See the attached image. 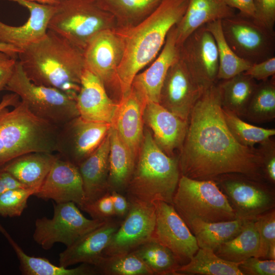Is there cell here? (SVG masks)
Returning <instances> with one entry per match:
<instances>
[{"mask_svg": "<svg viewBox=\"0 0 275 275\" xmlns=\"http://www.w3.org/2000/svg\"><path fill=\"white\" fill-rule=\"evenodd\" d=\"M244 117L248 120L258 124L269 122L274 119V75L257 84Z\"/></svg>", "mask_w": 275, "mask_h": 275, "instance_id": "cell-36", "label": "cell"}, {"mask_svg": "<svg viewBox=\"0 0 275 275\" xmlns=\"http://www.w3.org/2000/svg\"><path fill=\"white\" fill-rule=\"evenodd\" d=\"M34 196L45 201L52 200L56 203L72 202L80 207L86 200L78 167L59 156Z\"/></svg>", "mask_w": 275, "mask_h": 275, "instance_id": "cell-18", "label": "cell"}, {"mask_svg": "<svg viewBox=\"0 0 275 275\" xmlns=\"http://www.w3.org/2000/svg\"><path fill=\"white\" fill-rule=\"evenodd\" d=\"M123 51L120 27L102 31L89 42L84 50L85 68L101 80L107 91H112L119 103L122 94L117 77V69Z\"/></svg>", "mask_w": 275, "mask_h": 275, "instance_id": "cell-11", "label": "cell"}, {"mask_svg": "<svg viewBox=\"0 0 275 275\" xmlns=\"http://www.w3.org/2000/svg\"><path fill=\"white\" fill-rule=\"evenodd\" d=\"M264 177L272 184L275 182V142L272 138L259 144Z\"/></svg>", "mask_w": 275, "mask_h": 275, "instance_id": "cell-44", "label": "cell"}, {"mask_svg": "<svg viewBox=\"0 0 275 275\" xmlns=\"http://www.w3.org/2000/svg\"><path fill=\"white\" fill-rule=\"evenodd\" d=\"M0 51L13 58L17 59H18V54L21 50L12 45L0 43Z\"/></svg>", "mask_w": 275, "mask_h": 275, "instance_id": "cell-52", "label": "cell"}, {"mask_svg": "<svg viewBox=\"0 0 275 275\" xmlns=\"http://www.w3.org/2000/svg\"><path fill=\"white\" fill-rule=\"evenodd\" d=\"M105 221L87 218L72 202L56 203L51 218L44 216L36 220L33 238L45 250L56 243L67 247Z\"/></svg>", "mask_w": 275, "mask_h": 275, "instance_id": "cell-9", "label": "cell"}, {"mask_svg": "<svg viewBox=\"0 0 275 275\" xmlns=\"http://www.w3.org/2000/svg\"><path fill=\"white\" fill-rule=\"evenodd\" d=\"M17 59L0 51V91L5 90L13 73Z\"/></svg>", "mask_w": 275, "mask_h": 275, "instance_id": "cell-47", "label": "cell"}, {"mask_svg": "<svg viewBox=\"0 0 275 275\" xmlns=\"http://www.w3.org/2000/svg\"><path fill=\"white\" fill-rule=\"evenodd\" d=\"M255 22L274 31L275 23V0H254Z\"/></svg>", "mask_w": 275, "mask_h": 275, "instance_id": "cell-45", "label": "cell"}, {"mask_svg": "<svg viewBox=\"0 0 275 275\" xmlns=\"http://www.w3.org/2000/svg\"><path fill=\"white\" fill-rule=\"evenodd\" d=\"M179 57L203 90L216 84L217 49L212 35L205 25L195 30L182 43Z\"/></svg>", "mask_w": 275, "mask_h": 275, "instance_id": "cell-14", "label": "cell"}, {"mask_svg": "<svg viewBox=\"0 0 275 275\" xmlns=\"http://www.w3.org/2000/svg\"><path fill=\"white\" fill-rule=\"evenodd\" d=\"M121 221L114 217L87 233L59 254V265L64 267L78 263L95 266Z\"/></svg>", "mask_w": 275, "mask_h": 275, "instance_id": "cell-23", "label": "cell"}, {"mask_svg": "<svg viewBox=\"0 0 275 275\" xmlns=\"http://www.w3.org/2000/svg\"><path fill=\"white\" fill-rule=\"evenodd\" d=\"M94 267L98 274L153 275L149 268L134 252L103 256Z\"/></svg>", "mask_w": 275, "mask_h": 275, "instance_id": "cell-38", "label": "cell"}, {"mask_svg": "<svg viewBox=\"0 0 275 275\" xmlns=\"http://www.w3.org/2000/svg\"><path fill=\"white\" fill-rule=\"evenodd\" d=\"M204 92L179 57L167 73L161 88L159 103L188 121L193 107Z\"/></svg>", "mask_w": 275, "mask_h": 275, "instance_id": "cell-17", "label": "cell"}, {"mask_svg": "<svg viewBox=\"0 0 275 275\" xmlns=\"http://www.w3.org/2000/svg\"><path fill=\"white\" fill-rule=\"evenodd\" d=\"M79 115L89 121L112 124L119 103L110 97L100 78L85 68L75 98Z\"/></svg>", "mask_w": 275, "mask_h": 275, "instance_id": "cell-19", "label": "cell"}, {"mask_svg": "<svg viewBox=\"0 0 275 275\" xmlns=\"http://www.w3.org/2000/svg\"><path fill=\"white\" fill-rule=\"evenodd\" d=\"M178 161L181 175L214 180L238 173L261 181L264 178L259 150L239 144L225 122L218 84L204 91L193 107Z\"/></svg>", "mask_w": 275, "mask_h": 275, "instance_id": "cell-1", "label": "cell"}, {"mask_svg": "<svg viewBox=\"0 0 275 275\" xmlns=\"http://www.w3.org/2000/svg\"><path fill=\"white\" fill-rule=\"evenodd\" d=\"M153 204L156 219L152 239L169 249L181 266L185 264L199 249L195 237L172 204Z\"/></svg>", "mask_w": 275, "mask_h": 275, "instance_id": "cell-16", "label": "cell"}, {"mask_svg": "<svg viewBox=\"0 0 275 275\" xmlns=\"http://www.w3.org/2000/svg\"><path fill=\"white\" fill-rule=\"evenodd\" d=\"M239 268L243 275H274L275 260L251 257L240 262Z\"/></svg>", "mask_w": 275, "mask_h": 275, "instance_id": "cell-43", "label": "cell"}, {"mask_svg": "<svg viewBox=\"0 0 275 275\" xmlns=\"http://www.w3.org/2000/svg\"><path fill=\"white\" fill-rule=\"evenodd\" d=\"M205 26L212 35L217 46V79H228L245 71L251 64L239 57L228 45L223 33L221 20L209 22Z\"/></svg>", "mask_w": 275, "mask_h": 275, "instance_id": "cell-35", "label": "cell"}, {"mask_svg": "<svg viewBox=\"0 0 275 275\" xmlns=\"http://www.w3.org/2000/svg\"><path fill=\"white\" fill-rule=\"evenodd\" d=\"M266 259L275 260V244L271 245L269 248Z\"/></svg>", "mask_w": 275, "mask_h": 275, "instance_id": "cell-54", "label": "cell"}, {"mask_svg": "<svg viewBox=\"0 0 275 275\" xmlns=\"http://www.w3.org/2000/svg\"><path fill=\"white\" fill-rule=\"evenodd\" d=\"M259 235L254 219L247 220L240 232L214 251L219 257L235 263L255 257L259 249Z\"/></svg>", "mask_w": 275, "mask_h": 275, "instance_id": "cell-33", "label": "cell"}, {"mask_svg": "<svg viewBox=\"0 0 275 275\" xmlns=\"http://www.w3.org/2000/svg\"><path fill=\"white\" fill-rule=\"evenodd\" d=\"M5 90L16 94L34 115L58 127L79 116L74 98L57 89L33 83L17 60Z\"/></svg>", "mask_w": 275, "mask_h": 275, "instance_id": "cell-8", "label": "cell"}, {"mask_svg": "<svg viewBox=\"0 0 275 275\" xmlns=\"http://www.w3.org/2000/svg\"><path fill=\"white\" fill-rule=\"evenodd\" d=\"M147 265L153 274H176L181 266L167 248L151 239L133 251Z\"/></svg>", "mask_w": 275, "mask_h": 275, "instance_id": "cell-37", "label": "cell"}, {"mask_svg": "<svg viewBox=\"0 0 275 275\" xmlns=\"http://www.w3.org/2000/svg\"><path fill=\"white\" fill-rule=\"evenodd\" d=\"M59 127L34 115L19 101L0 112V166L32 152L57 150Z\"/></svg>", "mask_w": 275, "mask_h": 275, "instance_id": "cell-5", "label": "cell"}, {"mask_svg": "<svg viewBox=\"0 0 275 275\" xmlns=\"http://www.w3.org/2000/svg\"><path fill=\"white\" fill-rule=\"evenodd\" d=\"M188 2L163 0L139 22L120 27L123 51L117 69V77L122 97L130 90L135 75L159 54L169 32L182 18Z\"/></svg>", "mask_w": 275, "mask_h": 275, "instance_id": "cell-2", "label": "cell"}, {"mask_svg": "<svg viewBox=\"0 0 275 275\" xmlns=\"http://www.w3.org/2000/svg\"><path fill=\"white\" fill-rule=\"evenodd\" d=\"M59 156L48 152H29L0 166V171L8 172L25 187L37 191Z\"/></svg>", "mask_w": 275, "mask_h": 275, "instance_id": "cell-25", "label": "cell"}, {"mask_svg": "<svg viewBox=\"0 0 275 275\" xmlns=\"http://www.w3.org/2000/svg\"><path fill=\"white\" fill-rule=\"evenodd\" d=\"M112 124L79 116L59 127L57 154L77 167L91 155L108 134Z\"/></svg>", "mask_w": 275, "mask_h": 275, "instance_id": "cell-13", "label": "cell"}, {"mask_svg": "<svg viewBox=\"0 0 275 275\" xmlns=\"http://www.w3.org/2000/svg\"><path fill=\"white\" fill-rule=\"evenodd\" d=\"M221 24L227 43L240 58L253 64L274 57V31L240 14L223 19Z\"/></svg>", "mask_w": 275, "mask_h": 275, "instance_id": "cell-10", "label": "cell"}, {"mask_svg": "<svg viewBox=\"0 0 275 275\" xmlns=\"http://www.w3.org/2000/svg\"><path fill=\"white\" fill-rule=\"evenodd\" d=\"M144 121L157 146L167 155L175 157V151H179L184 142L188 121L153 102L147 103Z\"/></svg>", "mask_w": 275, "mask_h": 275, "instance_id": "cell-20", "label": "cell"}, {"mask_svg": "<svg viewBox=\"0 0 275 275\" xmlns=\"http://www.w3.org/2000/svg\"><path fill=\"white\" fill-rule=\"evenodd\" d=\"M181 174L178 158L166 154L144 129L134 169L125 191L129 201L172 204Z\"/></svg>", "mask_w": 275, "mask_h": 275, "instance_id": "cell-4", "label": "cell"}, {"mask_svg": "<svg viewBox=\"0 0 275 275\" xmlns=\"http://www.w3.org/2000/svg\"><path fill=\"white\" fill-rule=\"evenodd\" d=\"M79 208L95 219L107 221L115 216L109 191L91 202L84 204Z\"/></svg>", "mask_w": 275, "mask_h": 275, "instance_id": "cell-42", "label": "cell"}, {"mask_svg": "<svg viewBox=\"0 0 275 275\" xmlns=\"http://www.w3.org/2000/svg\"><path fill=\"white\" fill-rule=\"evenodd\" d=\"M129 202V210L104 250L103 256L131 253L152 239L156 219L154 204Z\"/></svg>", "mask_w": 275, "mask_h": 275, "instance_id": "cell-15", "label": "cell"}, {"mask_svg": "<svg viewBox=\"0 0 275 275\" xmlns=\"http://www.w3.org/2000/svg\"><path fill=\"white\" fill-rule=\"evenodd\" d=\"M115 17L118 27L136 24L151 14L163 0H97Z\"/></svg>", "mask_w": 275, "mask_h": 275, "instance_id": "cell-34", "label": "cell"}, {"mask_svg": "<svg viewBox=\"0 0 275 275\" xmlns=\"http://www.w3.org/2000/svg\"><path fill=\"white\" fill-rule=\"evenodd\" d=\"M225 3L232 9H237L240 15L253 19L255 16L254 0H223Z\"/></svg>", "mask_w": 275, "mask_h": 275, "instance_id": "cell-49", "label": "cell"}, {"mask_svg": "<svg viewBox=\"0 0 275 275\" xmlns=\"http://www.w3.org/2000/svg\"><path fill=\"white\" fill-rule=\"evenodd\" d=\"M226 125L235 139L241 145L254 148L275 135V129L253 125L242 120L234 113L222 107Z\"/></svg>", "mask_w": 275, "mask_h": 275, "instance_id": "cell-39", "label": "cell"}, {"mask_svg": "<svg viewBox=\"0 0 275 275\" xmlns=\"http://www.w3.org/2000/svg\"><path fill=\"white\" fill-rule=\"evenodd\" d=\"M115 216L122 218L127 214L130 203L127 197L117 191H110Z\"/></svg>", "mask_w": 275, "mask_h": 275, "instance_id": "cell-48", "label": "cell"}, {"mask_svg": "<svg viewBox=\"0 0 275 275\" xmlns=\"http://www.w3.org/2000/svg\"><path fill=\"white\" fill-rule=\"evenodd\" d=\"M255 224L259 235V249L256 257L266 259L270 246L275 244V211L274 208L257 216Z\"/></svg>", "mask_w": 275, "mask_h": 275, "instance_id": "cell-41", "label": "cell"}, {"mask_svg": "<svg viewBox=\"0 0 275 275\" xmlns=\"http://www.w3.org/2000/svg\"><path fill=\"white\" fill-rule=\"evenodd\" d=\"M0 233L7 239L15 252L19 262V269L24 275H94L97 274L93 265L81 263L73 268L56 265L48 259L30 256L14 240L11 235L0 223Z\"/></svg>", "mask_w": 275, "mask_h": 275, "instance_id": "cell-28", "label": "cell"}, {"mask_svg": "<svg viewBox=\"0 0 275 275\" xmlns=\"http://www.w3.org/2000/svg\"><path fill=\"white\" fill-rule=\"evenodd\" d=\"M146 104V101L131 87L119 102L112 124L136 159L144 136V113Z\"/></svg>", "mask_w": 275, "mask_h": 275, "instance_id": "cell-24", "label": "cell"}, {"mask_svg": "<svg viewBox=\"0 0 275 275\" xmlns=\"http://www.w3.org/2000/svg\"><path fill=\"white\" fill-rule=\"evenodd\" d=\"M239 263L226 260L212 250L199 248L187 263L180 266L176 274L243 275Z\"/></svg>", "mask_w": 275, "mask_h": 275, "instance_id": "cell-32", "label": "cell"}, {"mask_svg": "<svg viewBox=\"0 0 275 275\" xmlns=\"http://www.w3.org/2000/svg\"><path fill=\"white\" fill-rule=\"evenodd\" d=\"M27 1L35 2L43 5L55 6L58 3V0H25Z\"/></svg>", "mask_w": 275, "mask_h": 275, "instance_id": "cell-53", "label": "cell"}, {"mask_svg": "<svg viewBox=\"0 0 275 275\" xmlns=\"http://www.w3.org/2000/svg\"><path fill=\"white\" fill-rule=\"evenodd\" d=\"M246 221L240 218L217 222L194 220L187 226L199 248L215 251L221 244L238 235Z\"/></svg>", "mask_w": 275, "mask_h": 275, "instance_id": "cell-30", "label": "cell"}, {"mask_svg": "<svg viewBox=\"0 0 275 275\" xmlns=\"http://www.w3.org/2000/svg\"><path fill=\"white\" fill-rule=\"evenodd\" d=\"M26 8L30 15L20 26H12L0 20V43L12 45L20 50L44 37L56 6L25 0H11Z\"/></svg>", "mask_w": 275, "mask_h": 275, "instance_id": "cell-21", "label": "cell"}, {"mask_svg": "<svg viewBox=\"0 0 275 275\" xmlns=\"http://www.w3.org/2000/svg\"><path fill=\"white\" fill-rule=\"evenodd\" d=\"M19 97L15 93H12L3 96L0 102V112L9 106H14L19 102Z\"/></svg>", "mask_w": 275, "mask_h": 275, "instance_id": "cell-51", "label": "cell"}, {"mask_svg": "<svg viewBox=\"0 0 275 275\" xmlns=\"http://www.w3.org/2000/svg\"><path fill=\"white\" fill-rule=\"evenodd\" d=\"M109 153L108 133L100 145L77 167L83 184L85 204L91 202L109 191Z\"/></svg>", "mask_w": 275, "mask_h": 275, "instance_id": "cell-26", "label": "cell"}, {"mask_svg": "<svg viewBox=\"0 0 275 275\" xmlns=\"http://www.w3.org/2000/svg\"><path fill=\"white\" fill-rule=\"evenodd\" d=\"M17 187H25L11 174L0 171V197L6 191Z\"/></svg>", "mask_w": 275, "mask_h": 275, "instance_id": "cell-50", "label": "cell"}, {"mask_svg": "<svg viewBox=\"0 0 275 275\" xmlns=\"http://www.w3.org/2000/svg\"><path fill=\"white\" fill-rule=\"evenodd\" d=\"M218 84L223 108L239 117H244L251 99L256 89V80L244 72Z\"/></svg>", "mask_w": 275, "mask_h": 275, "instance_id": "cell-31", "label": "cell"}, {"mask_svg": "<svg viewBox=\"0 0 275 275\" xmlns=\"http://www.w3.org/2000/svg\"><path fill=\"white\" fill-rule=\"evenodd\" d=\"M172 205L187 225L194 220L217 222L237 218L227 197L214 180L181 175Z\"/></svg>", "mask_w": 275, "mask_h": 275, "instance_id": "cell-7", "label": "cell"}, {"mask_svg": "<svg viewBox=\"0 0 275 275\" xmlns=\"http://www.w3.org/2000/svg\"><path fill=\"white\" fill-rule=\"evenodd\" d=\"M227 197L237 218L255 219L274 206L273 194L261 181L230 173L214 180Z\"/></svg>", "mask_w": 275, "mask_h": 275, "instance_id": "cell-12", "label": "cell"}, {"mask_svg": "<svg viewBox=\"0 0 275 275\" xmlns=\"http://www.w3.org/2000/svg\"><path fill=\"white\" fill-rule=\"evenodd\" d=\"M235 15L223 0H188L186 11L175 25L176 43L180 46L195 30L211 22Z\"/></svg>", "mask_w": 275, "mask_h": 275, "instance_id": "cell-27", "label": "cell"}, {"mask_svg": "<svg viewBox=\"0 0 275 275\" xmlns=\"http://www.w3.org/2000/svg\"><path fill=\"white\" fill-rule=\"evenodd\" d=\"M36 192L26 187H17L5 191L0 197V216H20L27 207L28 199Z\"/></svg>", "mask_w": 275, "mask_h": 275, "instance_id": "cell-40", "label": "cell"}, {"mask_svg": "<svg viewBox=\"0 0 275 275\" xmlns=\"http://www.w3.org/2000/svg\"><path fill=\"white\" fill-rule=\"evenodd\" d=\"M109 134L108 190L121 193L126 189L136 159L112 125Z\"/></svg>", "mask_w": 275, "mask_h": 275, "instance_id": "cell-29", "label": "cell"}, {"mask_svg": "<svg viewBox=\"0 0 275 275\" xmlns=\"http://www.w3.org/2000/svg\"><path fill=\"white\" fill-rule=\"evenodd\" d=\"M255 80L265 81L275 74V57L251 64L244 72Z\"/></svg>", "mask_w": 275, "mask_h": 275, "instance_id": "cell-46", "label": "cell"}, {"mask_svg": "<svg viewBox=\"0 0 275 275\" xmlns=\"http://www.w3.org/2000/svg\"><path fill=\"white\" fill-rule=\"evenodd\" d=\"M180 46L176 43L175 25L169 32L158 57L150 66L138 73L131 86L146 101L159 103L160 93L167 73L179 58Z\"/></svg>", "mask_w": 275, "mask_h": 275, "instance_id": "cell-22", "label": "cell"}, {"mask_svg": "<svg viewBox=\"0 0 275 275\" xmlns=\"http://www.w3.org/2000/svg\"><path fill=\"white\" fill-rule=\"evenodd\" d=\"M55 6L48 30L83 51L97 34L118 27L114 15L97 0H58Z\"/></svg>", "mask_w": 275, "mask_h": 275, "instance_id": "cell-6", "label": "cell"}, {"mask_svg": "<svg viewBox=\"0 0 275 275\" xmlns=\"http://www.w3.org/2000/svg\"><path fill=\"white\" fill-rule=\"evenodd\" d=\"M18 58L33 83L57 89L75 99L85 68L82 50L48 30L44 37L21 50Z\"/></svg>", "mask_w": 275, "mask_h": 275, "instance_id": "cell-3", "label": "cell"}]
</instances>
